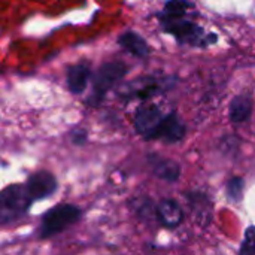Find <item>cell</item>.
Listing matches in <instances>:
<instances>
[{
  "label": "cell",
  "mask_w": 255,
  "mask_h": 255,
  "mask_svg": "<svg viewBox=\"0 0 255 255\" xmlns=\"http://www.w3.org/2000/svg\"><path fill=\"white\" fill-rule=\"evenodd\" d=\"M128 67L123 61H109L102 64L93 76V90L87 99V105L99 106L109 90L117 87V84L127 75Z\"/></svg>",
  "instance_id": "cell-4"
},
{
  "label": "cell",
  "mask_w": 255,
  "mask_h": 255,
  "mask_svg": "<svg viewBox=\"0 0 255 255\" xmlns=\"http://www.w3.org/2000/svg\"><path fill=\"white\" fill-rule=\"evenodd\" d=\"M187 200L197 218V221L202 226H208L212 218V203L206 197V194L202 193H190L187 196Z\"/></svg>",
  "instance_id": "cell-14"
},
{
  "label": "cell",
  "mask_w": 255,
  "mask_h": 255,
  "mask_svg": "<svg viewBox=\"0 0 255 255\" xmlns=\"http://www.w3.org/2000/svg\"><path fill=\"white\" fill-rule=\"evenodd\" d=\"M82 217V211L72 203H61L49 209L40 221L39 226V238L48 239L52 238L70 226L76 224Z\"/></svg>",
  "instance_id": "cell-5"
},
{
  "label": "cell",
  "mask_w": 255,
  "mask_h": 255,
  "mask_svg": "<svg viewBox=\"0 0 255 255\" xmlns=\"http://www.w3.org/2000/svg\"><path fill=\"white\" fill-rule=\"evenodd\" d=\"M34 200L28 194L25 184H13L0 193V220L1 224H9L27 215Z\"/></svg>",
  "instance_id": "cell-3"
},
{
  "label": "cell",
  "mask_w": 255,
  "mask_h": 255,
  "mask_svg": "<svg viewBox=\"0 0 255 255\" xmlns=\"http://www.w3.org/2000/svg\"><path fill=\"white\" fill-rule=\"evenodd\" d=\"M118 43L123 49H126L128 54L137 57V58H145L149 55V45L148 42L136 31H126L118 37Z\"/></svg>",
  "instance_id": "cell-13"
},
{
  "label": "cell",
  "mask_w": 255,
  "mask_h": 255,
  "mask_svg": "<svg viewBox=\"0 0 255 255\" xmlns=\"http://www.w3.org/2000/svg\"><path fill=\"white\" fill-rule=\"evenodd\" d=\"M239 253H241V254L255 255V226L247 229Z\"/></svg>",
  "instance_id": "cell-16"
},
{
  "label": "cell",
  "mask_w": 255,
  "mask_h": 255,
  "mask_svg": "<svg viewBox=\"0 0 255 255\" xmlns=\"http://www.w3.org/2000/svg\"><path fill=\"white\" fill-rule=\"evenodd\" d=\"M25 188H27L28 194L31 196V199L36 202V200H43V199L52 196L57 191L58 184H57L55 176L51 172L39 170V172H34L27 179Z\"/></svg>",
  "instance_id": "cell-7"
},
{
  "label": "cell",
  "mask_w": 255,
  "mask_h": 255,
  "mask_svg": "<svg viewBox=\"0 0 255 255\" xmlns=\"http://www.w3.org/2000/svg\"><path fill=\"white\" fill-rule=\"evenodd\" d=\"M253 96L248 93H242L239 96H235L229 106V118L233 124H242L247 123L253 115Z\"/></svg>",
  "instance_id": "cell-12"
},
{
  "label": "cell",
  "mask_w": 255,
  "mask_h": 255,
  "mask_svg": "<svg viewBox=\"0 0 255 255\" xmlns=\"http://www.w3.org/2000/svg\"><path fill=\"white\" fill-rule=\"evenodd\" d=\"M193 7L194 3L190 0H167L163 10L157 12L161 30L172 34L179 43L194 48H206L217 43L218 36L215 33H208L205 27L188 18Z\"/></svg>",
  "instance_id": "cell-1"
},
{
  "label": "cell",
  "mask_w": 255,
  "mask_h": 255,
  "mask_svg": "<svg viewBox=\"0 0 255 255\" xmlns=\"http://www.w3.org/2000/svg\"><path fill=\"white\" fill-rule=\"evenodd\" d=\"M166 115L161 112L160 106L155 103H143L140 105L133 115L134 130L145 139L152 140L158 139L160 128Z\"/></svg>",
  "instance_id": "cell-6"
},
{
  "label": "cell",
  "mask_w": 255,
  "mask_h": 255,
  "mask_svg": "<svg viewBox=\"0 0 255 255\" xmlns=\"http://www.w3.org/2000/svg\"><path fill=\"white\" fill-rule=\"evenodd\" d=\"M244 188H245V181L239 176H235L232 179L227 181V187H226V193L227 197L232 202H239L242 199L244 194Z\"/></svg>",
  "instance_id": "cell-15"
},
{
  "label": "cell",
  "mask_w": 255,
  "mask_h": 255,
  "mask_svg": "<svg viewBox=\"0 0 255 255\" xmlns=\"http://www.w3.org/2000/svg\"><path fill=\"white\" fill-rule=\"evenodd\" d=\"M185 133H187V127L182 123V120L178 117L176 112H170L166 115V118L161 124L158 139L163 140L164 143L173 145V143L181 142L185 137Z\"/></svg>",
  "instance_id": "cell-10"
},
{
  "label": "cell",
  "mask_w": 255,
  "mask_h": 255,
  "mask_svg": "<svg viewBox=\"0 0 255 255\" xmlns=\"http://www.w3.org/2000/svg\"><path fill=\"white\" fill-rule=\"evenodd\" d=\"M155 215L167 229H176L184 220V211L175 199H163L155 206Z\"/></svg>",
  "instance_id": "cell-9"
},
{
  "label": "cell",
  "mask_w": 255,
  "mask_h": 255,
  "mask_svg": "<svg viewBox=\"0 0 255 255\" xmlns=\"http://www.w3.org/2000/svg\"><path fill=\"white\" fill-rule=\"evenodd\" d=\"M70 139H72V142H73L75 145L81 146V145H84V143L87 142V139H88V133H87V130H85V128H82V127H76V128H73V130L70 131Z\"/></svg>",
  "instance_id": "cell-17"
},
{
  "label": "cell",
  "mask_w": 255,
  "mask_h": 255,
  "mask_svg": "<svg viewBox=\"0 0 255 255\" xmlns=\"http://www.w3.org/2000/svg\"><path fill=\"white\" fill-rule=\"evenodd\" d=\"M175 76H140L137 79H133L121 87H118L117 94L123 100H131V99H139V100H148L157 94L164 93L170 87L176 84Z\"/></svg>",
  "instance_id": "cell-2"
},
{
  "label": "cell",
  "mask_w": 255,
  "mask_h": 255,
  "mask_svg": "<svg viewBox=\"0 0 255 255\" xmlns=\"http://www.w3.org/2000/svg\"><path fill=\"white\" fill-rule=\"evenodd\" d=\"M91 67L87 63L73 64L67 69L66 82L72 94H82L91 79Z\"/></svg>",
  "instance_id": "cell-11"
},
{
  "label": "cell",
  "mask_w": 255,
  "mask_h": 255,
  "mask_svg": "<svg viewBox=\"0 0 255 255\" xmlns=\"http://www.w3.org/2000/svg\"><path fill=\"white\" fill-rule=\"evenodd\" d=\"M146 161H148L151 172L157 178H160L166 182H176L181 176V166L172 158L151 152V154H148Z\"/></svg>",
  "instance_id": "cell-8"
}]
</instances>
